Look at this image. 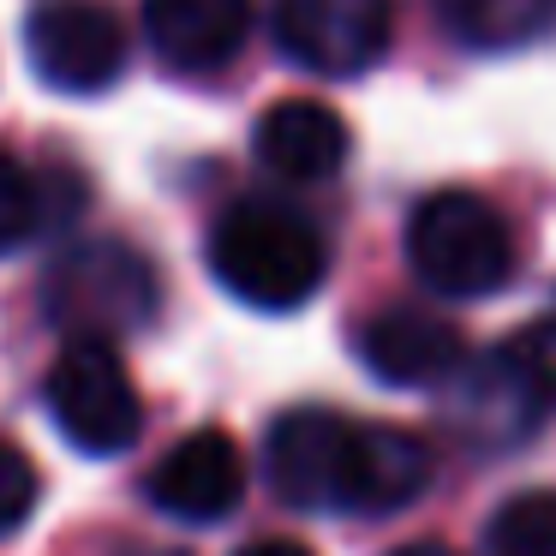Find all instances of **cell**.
<instances>
[{"instance_id": "cell-1", "label": "cell", "mask_w": 556, "mask_h": 556, "mask_svg": "<svg viewBox=\"0 0 556 556\" xmlns=\"http://www.w3.org/2000/svg\"><path fill=\"white\" fill-rule=\"evenodd\" d=\"M264 472L288 508L395 515L431 484V448L413 431L336 407H288L264 437Z\"/></svg>"}, {"instance_id": "cell-2", "label": "cell", "mask_w": 556, "mask_h": 556, "mask_svg": "<svg viewBox=\"0 0 556 556\" xmlns=\"http://www.w3.org/2000/svg\"><path fill=\"white\" fill-rule=\"evenodd\" d=\"M210 276L252 312H293L324 288L329 245L293 204L233 198L210 228Z\"/></svg>"}, {"instance_id": "cell-3", "label": "cell", "mask_w": 556, "mask_h": 556, "mask_svg": "<svg viewBox=\"0 0 556 556\" xmlns=\"http://www.w3.org/2000/svg\"><path fill=\"white\" fill-rule=\"evenodd\" d=\"M407 264L437 300H491L515 281V228L479 192L448 186L407 216Z\"/></svg>"}, {"instance_id": "cell-4", "label": "cell", "mask_w": 556, "mask_h": 556, "mask_svg": "<svg viewBox=\"0 0 556 556\" xmlns=\"http://www.w3.org/2000/svg\"><path fill=\"white\" fill-rule=\"evenodd\" d=\"M156 269L126 240H78L42 276V312L66 336H132L156 317Z\"/></svg>"}, {"instance_id": "cell-5", "label": "cell", "mask_w": 556, "mask_h": 556, "mask_svg": "<svg viewBox=\"0 0 556 556\" xmlns=\"http://www.w3.org/2000/svg\"><path fill=\"white\" fill-rule=\"evenodd\" d=\"M54 431L85 455H121L144 431V401L109 336H73L42 377Z\"/></svg>"}, {"instance_id": "cell-6", "label": "cell", "mask_w": 556, "mask_h": 556, "mask_svg": "<svg viewBox=\"0 0 556 556\" xmlns=\"http://www.w3.org/2000/svg\"><path fill=\"white\" fill-rule=\"evenodd\" d=\"M551 413H556V389L544 383V371L527 359V348L515 336L496 341L479 359H467L443 383V419L472 448H520Z\"/></svg>"}, {"instance_id": "cell-7", "label": "cell", "mask_w": 556, "mask_h": 556, "mask_svg": "<svg viewBox=\"0 0 556 556\" xmlns=\"http://www.w3.org/2000/svg\"><path fill=\"white\" fill-rule=\"evenodd\" d=\"M30 73L66 97H97L126 73V30L102 0H42L25 18Z\"/></svg>"}, {"instance_id": "cell-8", "label": "cell", "mask_w": 556, "mask_h": 556, "mask_svg": "<svg viewBox=\"0 0 556 556\" xmlns=\"http://www.w3.org/2000/svg\"><path fill=\"white\" fill-rule=\"evenodd\" d=\"M395 37V0H276V49L324 78L371 73Z\"/></svg>"}, {"instance_id": "cell-9", "label": "cell", "mask_w": 556, "mask_h": 556, "mask_svg": "<svg viewBox=\"0 0 556 556\" xmlns=\"http://www.w3.org/2000/svg\"><path fill=\"white\" fill-rule=\"evenodd\" d=\"M365 371L389 389H443L448 377L467 365V341L431 305H377L371 317H359L353 329Z\"/></svg>"}, {"instance_id": "cell-10", "label": "cell", "mask_w": 556, "mask_h": 556, "mask_svg": "<svg viewBox=\"0 0 556 556\" xmlns=\"http://www.w3.org/2000/svg\"><path fill=\"white\" fill-rule=\"evenodd\" d=\"M245 496V455L228 431H192L156 460L150 472V503L168 520L186 527H210L228 520Z\"/></svg>"}, {"instance_id": "cell-11", "label": "cell", "mask_w": 556, "mask_h": 556, "mask_svg": "<svg viewBox=\"0 0 556 556\" xmlns=\"http://www.w3.org/2000/svg\"><path fill=\"white\" fill-rule=\"evenodd\" d=\"M144 37L174 73H222L252 37V0H144Z\"/></svg>"}, {"instance_id": "cell-12", "label": "cell", "mask_w": 556, "mask_h": 556, "mask_svg": "<svg viewBox=\"0 0 556 556\" xmlns=\"http://www.w3.org/2000/svg\"><path fill=\"white\" fill-rule=\"evenodd\" d=\"M252 144L269 174L300 180V186L336 180L348 168V121L317 97H281L276 109H264Z\"/></svg>"}, {"instance_id": "cell-13", "label": "cell", "mask_w": 556, "mask_h": 556, "mask_svg": "<svg viewBox=\"0 0 556 556\" xmlns=\"http://www.w3.org/2000/svg\"><path fill=\"white\" fill-rule=\"evenodd\" d=\"M448 37L479 54H515L556 30V0H437Z\"/></svg>"}, {"instance_id": "cell-14", "label": "cell", "mask_w": 556, "mask_h": 556, "mask_svg": "<svg viewBox=\"0 0 556 556\" xmlns=\"http://www.w3.org/2000/svg\"><path fill=\"white\" fill-rule=\"evenodd\" d=\"M491 556H556V491H515L484 527Z\"/></svg>"}, {"instance_id": "cell-15", "label": "cell", "mask_w": 556, "mask_h": 556, "mask_svg": "<svg viewBox=\"0 0 556 556\" xmlns=\"http://www.w3.org/2000/svg\"><path fill=\"white\" fill-rule=\"evenodd\" d=\"M42 216H49V204H42L37 174H25L7 150H0V257L13 252V245H25L30 233L42 228Z\"/></svg>"}, {"instance_id": "cell-16", "label": "cell", "mask_w": 556, "mask_h": 556, "mask_svg": "<svg viewBox=\"0 0 556 556\" xmlns=\"http://www.w3.org/2000/svg\"><path fill=\"white\" fill-rule=\"evenodd\" d=\"M37 491H42L37 460H30L18 443H0V539H7V532H18L30 520Z\"/></svg>"}, {"instance_id": "cell-17", "label": "cell", "mask_w": 556, "mask_h": 556, "mask_svg": "<svg viewBox=\"0 0 556 556\" xmlns=\"http://www.w3.org/2000/svg\"><path fill=\"white\" fill-rule=\"evenodd\" d=\"M515 341H520V348H527V359H532V365H539V371H544V383L556 389V300L544 305V312L532 317L527 329H515Z\"/></svg>"}, {"instance_id": "cell-18", "label": "cell", "mask_w": 556, "mask_h": 556, "mask_svg": "<svg viewBox=\"0 0 556 556\" xmlns=\"http://www.w3.org/2000/svg\"><path fill=\"white\" fill-rule=\"evenodd\" d=\"M233 556H312V551L293 544V539H257V544H245V551H233Z\"/></svg>"}, {"instance_id": "cell-19", "label": "cell", "mask_w": 556, "mask_h": 556, "mask_svg": "<svg viewBox=\"0 0 556 556\" xmlns=\"http://www.w3.org/2000/svg\"><path fill=\"white\" fill-rule=\"evenodd\" d=\"M389 556H455L448 544H431V539H419V544H401V551H389Z\"/></svg>"}]
</instances>
